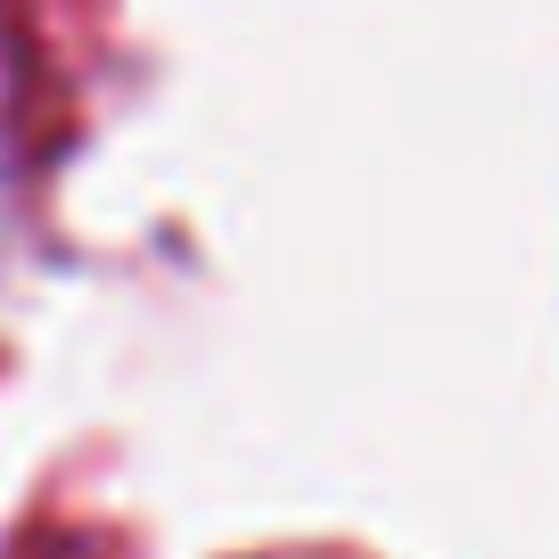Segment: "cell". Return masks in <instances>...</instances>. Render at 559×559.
Wrapping results in <instances>:
<instances>
[]
</instances>
